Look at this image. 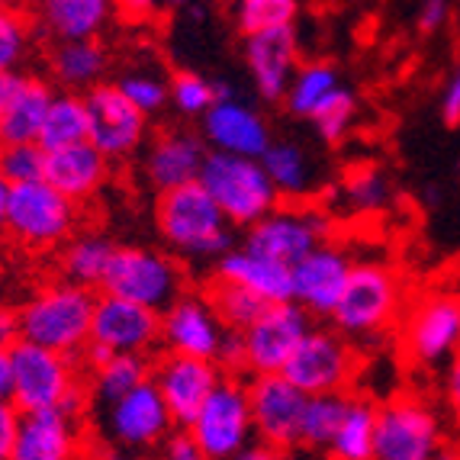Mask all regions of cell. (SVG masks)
I'll list each match as a JSON object with an SVG mask.
<instances>
[{
    "label": "cell",
    "instance_id": "db71d44e",
    "mask_svg": "<svg viewBox=\"0 0 460 460\" xmlns=\"http://www.w3.org/2000/svg\"><path fill=\"white\" fill-rule=\"evenodd\" d=\"M10 390H13V364H10V351L0 348V402H10Z\"/></svg>",
    "mask_w": 460,
    "mask_h": 460
},
{
    "label": "cell",
    "instance_id": "ee69618b",
    "mask_svg": "<svg viewBox=\"0 0 460 460\" xmlns=\"http://www.w3.org/2000/svg\"><path fill=\"white\" fill-rule=\"evenodd\" d=\"M46 174V152L30 142V146H0V181L7 187L36 184Z\"/></svg>",
    "mask_w": 460,
    "mask_h": 460
},
{
    "label": "cell",
    "instance_id": "cb8c5ba5",
    "mask_svg": "<svg viewBox=\"0 0 460 460\" xmlns=\"http://www.w3.org/2000/svg\"><path fill=\"white\" fill-rule=\"evenodd\" d=\"M81 457V429L77 415L62 409L20 415L10 460H77Z\"/></svg>",
    "mask_w": 460,
    "mask_h": 460
},
{
    "label": "cell",
    "instance_id": "7402d4cb",
    "mask_svg": "<svg viewBox=\"0 0 460 460\" xmlns=\"http://www.w3.org/2000/svg\"><path fill=\"white\" fill-rule=\"evenodd\" d=\"M242 55H245V68L252 75V84L258 91V97L264 103H280L293 75H296V68L303 65L299 62L296 26L245 36Z\"/></svg>",
    "mask_w": 460,
    "mask_h": 460
},
{
    "label": "cell",
    "instance_id": "9a60e30c",
    "mask_svg": "<svg viewBox=\"0 0 460 460\" xmlns=\"http://www.w3.org/2000/svg\"><path fill=\"white\" fill-rule=\"evenodd\" d=\"M248 386V406H252L254 438L277 451H296L299 447V425H303V409L306 399L284 374L274 376H252Z\"/></svg>",
    "mask_w": 460,
    "mask_h": 460
},
{
    "label": "cell",
    "instance_id": "ab89813d",
    "mask_svg": "<svg viewBox=\"0 0 460 460\" xmlns=\"http://www.w3.org/2000/svg\"><path fill=\"white\" fill-rule=\"evenodd\" d=\"M116 91L129 100L142 116L162 113L168 107V77L158 75V68H126L116 81Z\"/></svg>",
    "mask_w": 460,
    "mask_h": 460
},
{
    "label": "cell",
    "instance_id": "2e32d148",
    "mask_svg": "<svg viewBox=\"0 0 460 460\" xmlns=\"http://www.w3.org/2000/svg\"><path fill=\"white\" fill-rule=\"evenodd\" d=\"M103 429L107 438L119 451H158L174 431V419H171L164 399L158 396L155 384H142L123 396L119 402L103 409Z\"/></svg>",
    "mask_w": 460,
    "mask_h": 460
},
{
    "label": "cell",
    "instance_id": "11a10c76",
    "mask_svg": "<svg viewBox=\"0 0 460 460\" xmlns=\"http://www.w3.org/2000/svg\"><path fill=\"white\" fill-rule=\"evenodd\" d=\"M13 84H16V75L0 77V116H4V107H7V97H10V91H13Z\"/></svg>",
    "mask_w": 460,
    "mask_h": 460
},
{
    "label": "cell",
    "instance_id": "ba28073f",
    "mask_svg": "<svg viewBox=\"0 0 460 460\" xmlns=\"http://www.w3.org/2000/svg\"><path fill=\"white\" fill-rule=\"evenodd\" d=\"M445 447V422L419 393H399L376 406L374 460H431Z\"/></svg>",
    "mask_w": 460,
    "mask_h": 460
},
{
    "label": "cell",
    "instance_id": "5bb4252c",
    "mask_svg": "<svg viewBox=\"0 0 460 460\" xmlns=\"http://www.w3.org/2000/svg\"><path fill=\"white\" fill-rule=\"evenodd\" d=\"M313 332V315L296 303H274L242 332L248 354V376L284 374L303 338Z\"/></svg>",
    "mask_w": 460,
    "mask_h": 460
},
{
    "label": "cell",
    "instance_id": "e575fe53",
    "mask_svg": "<svg viewBox=\"0 0 460 460\" xmlns=\"http://www.w3.org/2000/svg\"><path fill=\"white\" fill-rule=\"evenodd\" d=\"M81 142H87L84 97L68 91H55L46 123H42V132H39V148L42 152H58V148L81 146Z\"/></svg>",
    "mask_w": 460,
    "mask_h": 460
},
{
    "label": "cell",
    "instance_id": "9c48e42d",
    "mask_svg": "<svg viewBox=\"0 0 460 460\" xmlns=\"http://www.w3.org/2000/svg\"><path fill=\"white\" fill-rule=\"evenodd\" d=\"M184 431L207 454V460H232L242 447L252 445L254 425L245 380L223 376V384L209 393Z\"/></svg>",
    "mask_w": 460,
    "mask_h": 460
},
{
    "label": "cell",
    "instance_id": "74e56055",
    "mask_svg": "<svg viewBox=\"0 0 460 460\" xmlns=\"http://www.w3.org/2000/svg\"><path fill=\"white\" fill-rule=\"evenodd\" d=\"M296 0H238V4H232V20H235V30L242 36L287 30V26H296Z\"/></svg>",
    "mask_w": 460,
    "mask_h": 460
},
{
    "label": "cell",
    "instance_id": "7bdbcfd3",
    "mask_svg": "<svg viewBox=\"0 0 460 460\" xmlns=\"http://www.w3.org/2000/svg\"><path fill=\"white\" fill-rule=\"evenodd\" d=\"M168 103L181 116L203 119L216 103V84L197 71H177L168 81Z\"/></svg>",
    "mask_w": 460,
    "mask_h": 460
},
{
    "label": "cell",
    "instance_id": "d590c367",
    "mask_svg": "<svg viewBox=\"0 0 460 460\" xmlns=\"http://www.w3.org/2000/svg\"><path fill=\"white\" fill-rule=\"evenodd\" d=\"M203 296L209 299L213 313L219 315V323H223L229 332L252 329L254 319L268 309V303H264V299H258L254 293H248L245 287L229 284V280H219V277H213V280H209L207 290H203Z\"/></svg>",
    "mask_w": 460,
    "mask_h": 460
},
{
    "label": "cell",
    "instance_id": "9f6ffc18",
    "mask_svg": "<svg viewBox=\"0 0 460 460\" xmlns=\"http://www.w3.org/2000/svg\"><path fill=\"white\" fill-rule=\"evenodd\" d=\"M7 203H10V187L0 181V232L7 229Z\"/></svg>",
    "mask_w": 460,
    "mask_h": 460
},
{
    "label": "cell",
    "instance_id": "4fadbf2b",
    "mask_svg": "<svg viewBox=\"0 0 460 460\" xmlns=\"http://www.w3.org/2000/svg\"><path fill=\"white\" fill-rule=\"evenodd\" d=\"M87 103V142L107 162L132 158L138 148L148 146V116H142L116 84H97L84 93Z\"/></svg>",
    "mask_w": 460,
    "mask_h": 460
},
{
    "label": "cell",
    "instance_id": "7a4b0ae2",
    "mask_svg": "<svg viewBox=\"0 0 460 460\" xmlns=\"http://www.w3.org/2000/svg\"><path fill=\"white\" fill-rule=\"evenodd\" d=\"M93 303L97 293L58 280L32 293L30 303L20 309V338L46 351L81 358V351L91 341Z\"/></svg>",
    "mask_w": 460,
    "mask_h": 460
},
{
    "label": "cell",
    "instance_id": "f546056e",
    "mask_svg": "<svg viewBox=\"0 0 460 460\" xmlns=\"http://www.w3.org/2000/svg\"><path fill=\"white\" fill-rule=\"evenodd\" d=\"M116 242H110L107 235L100 232H81L71 242H65L62 252V270L65 280L81 290H103V280H107V270L113 264Z\"/></svg>",
    "mask_w": 460,
    "mask_h": 460
},
{
    "label": "cell",
    "instance_id": "f35d334b",
    "mask_svg": "<svg viewBox=\"0 0 460 460\" xmlns=\"http://www.w3.org/2000/svg\"><path fill=\"white\" fill-rule=\"evenodd\" d=\"M348 396H309L303 409V425H299V447L309 451H329L338 422L345 415Z\"/></svg>",
    "mask_w": 460,
    "mask_h": 460
},
{
    "label": "cell",
    "instance_id": "603a6c76",
    "mask_svg": "<svg viewBox=\"0 0 460 460\" xmlns=\"http://www.w3.org/2000/svg\"><path fill=\"white\" fill-rule=\"evenodd\" d=\"M203 162H207V146L199 132L181 126V129H162L155 138H148L142 171L155 190L168 193L177 187L197 184Z\"/></svg>",
    "mask_w": 460,
    "mask_h": 460
},
{
    "label": "cell",
    "instance_id": "6f0895ef",
    "mask_svg": "<svg viewBox=\"0 0 460 460\" xmlns=\"http://www.w3.org/2000/svg\"><path fill=\"white\" fill-rule=\"evenodd\" d=\"M431 460H460V451H457V447H447V445H445Z\"/></svg>",
    "mask_w": 460,
    "mask_h": 460
},
{
    "label": "cell",
    "instance_id": "f6af8a7d",
    "mask_svg": "<svg viewBox=\"0 0 460 460\" xmlns=\"http://www.w3.org/2000/svg\"><path fill=\"white\" fill-rule=\"evenodd\" d=\"M213 364L223 370V376H235V380H242V376L248 374V354H245V338H242V332L226 329Z\"/></svg>",
    "mask_w": 460,
    "mask_h": 460
},
{
    "label": "cell",
    "instance_id": "bcb514c9",
    "mask_svg": "<svg viewBox=\"0 0 460 460\" xmlns=\"http://www.w3.org/2000/svg\"><path fill=\"white\" fill-rule=\"evenodd\" d=\"M158 460H207V454L193 445V438L184 429L171 431L168 441L158 447Z\"/></svg>",
    "mask_w": 460,
    "mask_h": 460
},
{
    "label": "cell",
    "instance_id": "4316f807",
    "mask_svg": "<svg viewBox=\"0 0 460 460\" xmlns=\"http://www.w3.org/2000/svg\"><path fill=\"white\" fill-rule=\"evenodd\" d=\"M55 91L42 77L16 75V84L7 97V107L0 116V146H39V132L46 123Z\"/></svg>",
    "mask_w": 460,
    "mask_h": 460
},
{
    "label": "cell",
    "instance_id": "f5cc1de1",
    "mask_svg": "<svg viewBox=\"0 0 460 460\" xmlns=\"http://www.w3.org/2000/svg\"><path fill=\"white\" fill-rule=\"evenodd\" d=\"M232 460H287V454H284V451H277V447L264 445V441H258V438H254L252 445L242 447V451H238Z\"/></svg>",
    "mask_w": 460,
    "mask_h": 460
},
{
    "label": "cell",
    "instance_id": "ffe728a7",
    "mask_svg": "<svg viewBox=\"0 0 460 460\" xmlns=\"http://www.w3.org/2000/svg\"><path fill=\"white\" fill-rule=\"evenodd\" d=\"M199 138H203L207 152L254 158V162H261V155L274 142L268 119L238 97L213 103V110L199 119Z\"/></svg>",
    "mask_w": 460,
    "mask_h": 460
},
{
    "label": "cell",
    "instance_id": "83f0119b",
    "mask_svg": "<svg viewBox=\"0 0 460 460\" xmlns=\"http://www.w3.org/2000/svg\"><path fill=\"white\" fill-rule=\"evenodd\" d=\"M113 7L107 0H49L39 7V26L58 42H93L107 30Z\"/></svg>",
    "mask_w": 460,
    "mask_h": 460
},
{
    "label": "cell",
    "instance_id": "b9f144b4",
    "mask_svg": "<svg viewBox=\"0 0 460 460\" xmlns=\"http://www.w3.org/2000/svg\"><path fill=\"white\" fill-rule=\"evenodd\" d=\"M32 46L30 16L23 10L0 4V77L16 75V68L26 62Z\"/></svg>",
    "mask_w": 460,
    "mask_h": 460
},
{
    "label": "cell",
    "instance_id": "44dd1931",
    "mask_svg": "<svg viewBox=\"0 0 460 460\" xmlns=\"http://www.w3.org/2000/svg\"><path fill=\"white\" fill-rule=\"evenodd\" d=\"M354 261L345 254V248L323 242V245L309 252L296 268L290 270L293 280V303L306 309L309 315H325L332 319L338 299L345 293L348 277H351Z\"/></svg>",
    "mask_w": 460,
    "mask_h": 460
},
{
    "label": "cell",
    "instance_id": "f1b7e54d",
    "mask_svg": "<svg viewBox=\"0 0 460 460\" xmlns=\"http://www.w3.org/2000/svg\"><path fill=\"white\" fill-rule=\"evenodd\" d=\"M107 65L110 55L100 39H93V42H58L49 55V71H52L55 84H62V91L68 93H81V97L97 84H103Z\"/></svg>",
    "mask_w": 460,
    "mask_h": 460
},
{
    "label": "cell",
    "instance_id": "836d02e7",
    "mask_svg": "<svg viewBox=\"0 0 460 460\" xmlns=\"http://www.w3.org/2000/svg\"><path fill=\"white\" fill-rule=\"evenodd\" d=\"M338 87H341V77H338V68L332 62H323V58L303 62L284 93L287 113L299 116V119H313L315 110L323 107Z\"/></svg>",
    "mask_w": 460,
    "mask_h": 460
},
{
    "label": "cell",
    "instance_id": "5b68a950",
    "mask_svg": "<svg viewBox=\"0 0 460 460\" xmlns=\"http://www.w3.org/2000/svg\"><path fill=\"white\" fill-rule=\"evenodd\" d=\"M197 184L209 193L216 209L226 216L232 229H252L258 219L277 209V190L270 187L261 162L235 158V155L207 152Z\"/></svg>",
    "mask_w": 460,
    "mask_h": 460
},
{
    "label": "cell",
    "instance_id": "52a82bcc",
    "mask_svg": "<svg viewBox=\"0 0 460 460\" xmlns=\"http://www.w3.org/2000/svg\"><path fill=\"white\" fill-rule=\"evenodd\" d=\"M399 341L415 367H447L460 354V293L447 287L419 293L402 313Z\"/></svg>",
    "mask_w": 460,
    "mask_h": 460
},
{
    "label": "cell",
    "instance_id": "816d5d0a",
    "mask_svg": "<svg viewBox=\"0 0 460 460\" xmlns=\"http://www.w3.org/2000/svg\"><path fill=\"white\" fill-rule=\"evenodd\" d=\"M23 338H20V315L13 309L0 306V348L10 351L13 345H20Z\"/></svg>",
    "mask_w": 460,
    "mask_h": 460
},
{
    "label": "cell",
    "instance_id": "f907efd6",
    "mask_svg": "<svg viewBox=\"0 0 460 460\" xmlns=\"http://www.w3.org/2000/svg\"><path fill=\"white\" fill-rule=\"evenodd\" d=\"M441 393H445V402L460 415V354L445 367V376H441Z\"/></svg>",
    "mask_w": 460,
    "mask_h": 460
},
{
    "label": "cell",
    "instance_id": "6da1fadb",
    "mask_svg": "<svg viewBox=\"0 0 460 460\" xmlns=\"http://www.w3.org/2000/svg\"><path fill=\"white\" fill-rule=\"evenodd\" d=\"M155 223L162 232L164 245L190 261H219L235 248V229L216 209L209 193L199 184L177 187L158 193Z\"/></svg>",
    "mask_w": 460,
    "mask_h": 460
},
{
    "label": "cell",
    "instance_id": "7c38bea8",
    "mask_svg": "<svg viewBox=\"0 0 460 460\" xmlns=\"http://www.w3.org/2000/svg\"><path fill=\"white\" fill-rule=\"evenodd\" d=\"M329 216H323L319 209L277 207L274 213L258 219L245 232L242 248L293 270L309 252H315L323 242H329Z\"/></svg>",
    "mask_w": 460,
    "mask_h": 460
},
{
    "label": "cell",
    "instance_id": "7dc6e473",
    "mask_svg": "<svg viewBox=\"0 0 460 460\" xmlns=\"http://www.w3.org/2000/svg\"><path fill=\"white\" fill-rule=\"evenodd\" d=\"M451 4L447 0H425L422 7H419V13H415V26H419V32H438L445 30L447 20H451Z\"/></svg>",
    "mask_w": 460,
    "mask_h": 460
},
{
    "label": "cell",
    "instance_id": "d4e9b609",
    "mask_svg": "<svg viewBox=\"0 0 460 460\" xmlns=\"http://www.w3.org/2000/svg\"><path fill=\"white\" fill-rule=\"evenodd\" d=\"M110 177V162L91 142H81V146L58 148V152H46V181L52 190H58L71 203H81V199H91L100 187L107 184Z\"/></svg>",
    "mask_w": 460,
    "mask_h": 460
},
{
    "label": "cell",
    "instance_id": "e0dca14e",
    "mask_svg": "<svg viewBox=\"0 0 460 460\" xmlns=\"http://www.w3.org/2000/svg\"><path fill=\"white\" fill-rule=\"evenodd\" d=\"M91 341L107 348L110 354H138L148 358L162 345V315L152 309H142L126 299L97 293L93 303Z\"/></svg>",
    "mask_w": 460,
    "mask_h": 460
},
{
    "label": "cell",
    "instance_id": "c3c4849f",
    "mask_svg": "<svg viewBox=\"0 0 460 460\" xmlns=\"http://www.w3.org/2000/svg\"><path fill=\"white\" fill-rule=\"evenodd\" d=\"M16 425H20V412L13 409V402H0V460H10Z\"/></svg>",
    "mask_w": 460,
    "mask_h": 460
},
{
    "label": "cell",
    "instance_id": "3957f363",
    "mask_svg": "<svg viewBox=\"0 0 460 460\" xmlns=\"http://www.w3.org/2000/svg\"><path fill=\"white\" fill-rule=\"evenodd\" d=\"M402 299H406V290L390 264L358 261L332 313V329L345 335L348 341L380 338L402 315Z\"/></svg>",
    "mask_w": 460,
    "mask_h": 460
},
{
    "label": "cell",
    "instance_id": "ac0fdd59",
    "mask_svg": "<svg viewBox=\"0 0 460 460\" xmlns=\"http://www.w3.org/2000/svg\"><path fill=\"white\" fill-rule=\"evenodd\" d=\"M223 335H226V325L219 323V315L213 313V306H209V299L203 293L187 290L184 296L177 299V303H171L162 313L164 354L213 361Z\"/></svg>",
    "mask_w": 460,
    "mask_h": 460
},
{
    "label": "cell",
    "instance_id": "8d00e7d4",
    "mask_svg": "<svg viewBox=\"0 0 460 460\" xmlns=\"http://www.w3.org/2000/svg\"><path fill=\"white\" fill-rule=\"evenodd\" d=\"M338 193H341V199H345L354 213H374V209H384L390 203L393 184H390V174L380 164L364 162L345 171Z\"/></svg>",
    "mask_w": 460,
    "mask_h": 460
},
{
    "label": "cell",
    "instance_id": "30bf717a",
    "mask_svg": "<svg viewBox=\"0 0 460 460\" xmlns=\"http://www.w3.org/2000/svg\"><path fill=\"white\" fill-rule=\"evenodd\" d=\"M354 374H358V351L345 335L335 329L313 325L303 345L284 367V376L303 396H348Z\"/></svg>",
    "mask_w": 460,
    "mask_h": 460
},
{
    "label": "cell",
    "instance_id": "8992f818",
    "mask_svg": "<svg viewBox=\"0 0 460 460\" xmlns=\"http://www.w3.org/2000/svg\"><path fill=\"white\" fill-rule=\"evenodd\" d=\"M100 293L162 315L171 303H177L187 293V274L181 261L168 252L146 245H116L113 264Z\"/></svg>",
    "mask_w": 460,
    "mask_h": 460
},
{
    "label": "cell",
    "instance_id": "60d3db41",
    "mask_svg": "<svg viewBox=\"0 0 460 460\" xmlns=\"http://www.w3.org/2000/svg\"><path fill=\"white\" fill-rule=\"evenodd\" d=\"M354 119H358V97L348 91L345 84L338 87L323 107L313 113V129L315 136L323 138L325 146H341L354 129Z\"/></svg>",
    "mask_w": 460,
    "mask_h": 460
},
{
    "label": "cell",
    "instance_id": "d6986e66",
    "mask_svg": "<svg viewBox=\"0 0 460 460\" xmlns=\"http://www.w3.org/2000/svg\"><path fill=\"white\" fill-rule=\"evenodd\" d=\"M152 384L164 399L174 425L187 429L197 409L209 399V393L223 384V370L213 361L162 354L158 361H152Z\"/></svg>",
    "mask_w": 460,
    "mask_h": 460
},
{
    "label": "cell",
    "instance_id": "8fae6325",
    "mask_svg": "<svg viewBox=\"0 0 460 460\" xmlns=\"http://www.w3.org/2000/svg\"><path fill=\"white\" fill-rule=\"evenodd\" d=\"M77 203L65 199L58 190L36 181V184L10 187L7 229L13 242L26 248H55L75 238Z\"/></svg>",
    "mask_w": 460,
    "mask_h": 460
},
{
    "label": "cell",
    "instance_id": "681fc988",
    "mask_svg": "<svg viewBox=\"0 0 460 460\" xmlns=\"http://www.w3.org/2000/svg\"><path fill=\"white\" fill-rule=\"evenodd\" d=\"M441 119L447 126H460V62L454 68L451 81H447L445 97H441Z\"/></svg>",
    "mask_w": 460,
    "mask_h": 460
},
{
    "label": "cell",
    "instance_id": "4dcf8cb0",
    "mask_svg": "<svg viewBox=\"0 0 460 460\" xmlns=\"http://www.w3.org/2000/svg\"><path fill=\"white\" fill-rule=\"evenodd\" d=\"M261 168L268 174L277 197H309L315 190V168L313 158L299 142H270V148L261 155Z\"/></svg>",
    "mask_w": 460,
    "mask_h": 460
},
{
    "label": "cell",
    "instance_id": "277c9868",
    "mask_svg": "<svg viewBox=\"0 0 460 460\" xmlns=\"http://www.w3.org/2000/svg\"><path fill=\"white\" fill-rule=\"evenodd\" d=\"M10 364H13L10 402L20 415L49 412V409H62L68 415L81 412L84 386H81L75 358L20 341V345L10 348Z\"/></svg>",
    "mask_w": 460,
    "mask_h": 460
},
{
    "label": "cell",
    "instance_id": "484cf974",
    "mask_svg": "<svg viewBox=\"0 0 460 460\" xmlns=\"http://www.w3.org/2000/svg\"><path fill=\"white\" fill-rule=\"evenodd\" d=\"M213 277L245 287L248 293L264 299L268 306H274V303H293L290 268L268 261L261 254L245 252L242 245H235L226 258H219V261L213 264Z\"/></svg>",
    "mask_w": 460,
    "mask_h": 460
},
{
    "label": "cell",
    "instance_id": "1f68e13d",
    "mask_svg": "<svg viewBox=\"0 0 460 460\" xmlns=\"http://www.w3.org/2000/svg\"><path fill=\"white\" fill-rule=\"evenodd\" d=\"M376 406L367 396H348L345 415L329 445L332 460H374Z\"/></svg>",
    "mask_w": 460,
    "mask_h": 460
},
{
    "label": "cell",
    "instance_id": "d6a6232c",
    "mask_svg": "<svg viewBox=\"0 0 460 460\" xmlns=\"http://www.w3.org/2000/svg\"><path fill=\"white\" fill-rule=\"evenodd\" d=\"M152 380V361L138 358V354H113L103 367L91 370L87 390H91L93 402L100 409L113 406L123 396H129L132 390H138L142 384Z\"/></svg>",
    "mask_w": 460,
    "mask_h": 460
}]
</instances>
